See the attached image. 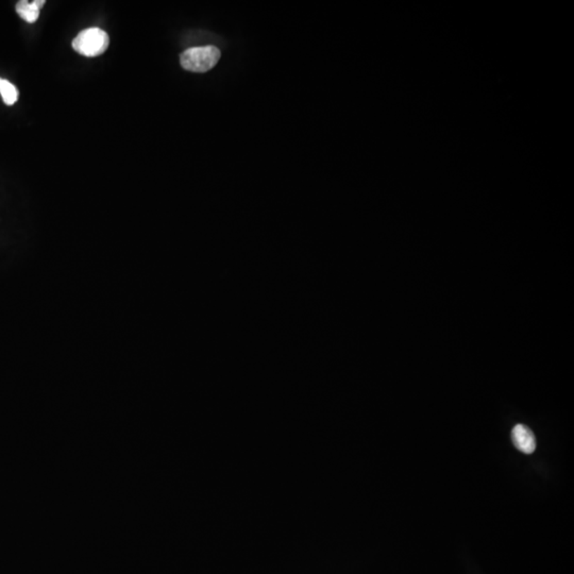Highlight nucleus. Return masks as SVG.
<instances>
[{
    "mask_svg": "<svg viewBox=\"0 0 574 574\" xmlns=\"http://www.w3.org/2000/svg\"><path fill=\"white\" fill-rule=\"evenodd\" d=\"M220 59V49L208 45L187 49L181 55L180 63L185 69L192 73H206L218 63Z\"/></svg>",
    "mask_w": 574,
    "mask_h": 574,
    "instance_id": "obj_1",
    "label": "nucleus"
},
{
    "mask_svg": "<svg viewBox=\"0 0 574 574\" xmlns=\"http://www.w3.org/2000/svg\"><path fill=\"white\" fill-rule=\"evenodd\" d=\"M110 44L109 35L102 29L88 28L81 31L73 41V48L84 57H98Z\"/></svg>",
    "mask_w": 574,
    "mask_h": 574,
    "instance_id": "obj_2",
    "label": "nucleus"
},
{
    "mask_svg": "<svg viewBox=\"0 0 574 574\" xmlns=\"http://www.w3.org/2000/svg\"><path fill=\"white\" fill-rule=\"evenodd\" d=\"M512 441L519 451L530 454L536 449V439L530 427L524 425H517L512 431Z\"/></svg>",
    "mask_w": 574,
    "mask_h": 574,
    "instance_id": "obj_3",
    "label": "nucleus"
},
{
    "mask_svg": "<svg viewBox=\"0 0 574 574\" xmlns=\"http://www.w3.org/2000/svg\"><path fill=\"white\" fill-rule=\"evenodd\" d=\"M44 5L45 0H33V1L22 0L16 5V12L22 20L32 24L40 18L41 9L44 7Z\"/></svg>",
    "mask_w": 574,
    "mask_h": 574,
    "instance_id": "obj_4",
    "label": "nucleus"
},
{
    "mask_svg": "<svg viewBox=\"0 0 574 574\" xmlns=\"http://www.w3.org/2000/svg\"><path fill=\"white\" fill-rule=\"evenodd\" d=\"M0 95L7 105H13L18 99V91L14 84L0 78Z\"/></svg>",
    "mask_w": 574,
    "mask_h": 574,
    "instance_id": "obj_5",
    "label": "nucleus"
}]
</instances>
